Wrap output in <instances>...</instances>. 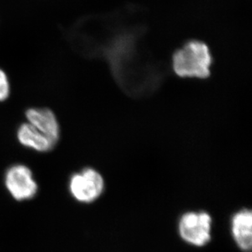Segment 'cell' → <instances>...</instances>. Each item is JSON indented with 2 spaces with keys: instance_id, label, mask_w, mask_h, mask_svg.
<instances>
[{
  "instance_id": "cell-3",
  "label": "cell",
  "mask_w": 252,
  "mask_h": 252,
  "mask_svg": "<svg viewBox=\"0 0 252 252\" xmlns=\"http://www.w3.org/2000/svg\"><path fill=\"white\" fill-rule=\"evenodd\" d=\"M68 189L71 197L77 202L89 204L102 195L105 180L102 175L93 167H85L69 177Z\"/></svg>"
},
{
  "instance_id": "cell-4",
  "label": "cell",
  "mask_w": 252,
  "mask_h": 252,
  "mask_svg": "<svg viewBox=\"0 0 252 252\" xmlns=\"http://www.w3.org/2000/svg\"><path fill=\"white\" fill-rule=\"evenodd\" d=\"M4 186L7 192L17 202L29 201L38 193V186L33 172L24 164H14L4 174Z\"/></svg>"
},
{
  "instance_id": "cell-1",
  "label": "cell",
  "mask_w": 252,
  "mask_h": 252,
  "mask_svg": "<svg viewBox=\"0 0 252 252\" xmlns=\"http://www.w3.org/2000/svg\"><path fill=\"white\" fill-rule=\"evenodd\" d=\"M212 63V55L207 44L197 40L188 42L176 51L172 58L173 70L182 78H207Z\"/></svg>"
},
{
  "instance_id": "cell-6",
  "label": "cell",
  "mask_w": 252,
  "mask_h": 252,
  "mask_svg": "<svg viewBox=\"0 0 252 252\" xmlns=\"http://www.w3.org/2000/svg\"><path fill=\"white\" fill-rule=\"evenodd\" d=\"M28 124L57 144L61 136L59 123L55 114L48 108H30L25 113Z\"/></svg>"
},
{
  "instance_id": "cell-7",
  "label": "cell",
  "mask_w": 252,
  "mask_h": 252,
  "mask_svg": "<svg viewBox=\"0 0 252 252\" xmlns=\"http://www.w3.org/2000/svg\"><path fill=\"white\" fill-rule=\"evenodd\" d=\"M17 137L21 145L36 152H49L57 145L28 123H24L18 126Z\"/></svg>"
},
{
  "instance_id": "cell-2",
  "label": "cell",
  "mask_w": 252,
  "mask_h": 252,
  "mask_svg": "<svg viewBox=\"0 0 252 252\" xmlns=\"http://www.w3.org/2000/svg\"><path fill=\"white\" fill-rule=\"evenodd\" d=\"M212 217L207 212H188L178 221V233L189 245L202 248L212 240Z\"/></svg>"
},
{
  "instance_id": "cell-5",
  "label": "cell",
  "mask_w": 252,
  "mask_h": 252,
  "mask_svg": "<svg viewBox=\"0 0 252 252\" xmlns=\"http://www.w3.org/2000/svg\"><path fill=\"white\" fill-rule=\"evenodd\" d=\"M231 234L236 245L243 252H250L252 248V213L243 208L233 215L230 220Z\"/></svg>"
},
{
  "instance_id": "cell-8",
  "label": "cell",
  "mask_w": 252,
  "mask_h": 252,
  "mask_svg": "<svg viewBox=\"0 0 252 252\" xmlns=\"http://www.w3.org/2000/svg\"><path fill=\"white\" fill-rule=\"evenodd\" d=\"M11 93L9 79L2 69H0V102L5 101L9 97Z\"/></svg>"
}]
</instances>
